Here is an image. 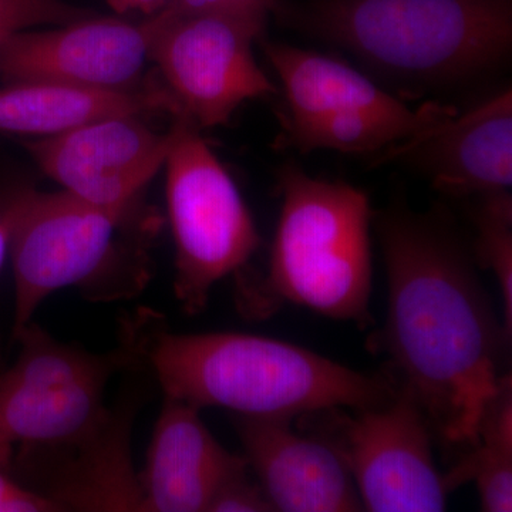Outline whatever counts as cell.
<instances>
[{"mask_svg": "<svg viewBox=\"0 0 512 512\" xmlns=\"http://www.w3.org/2000/svg\"><path fill=\"white\" fill-rule=\"evenodd\" d=\"M278 185L281 215L259 301L303 306L365 328L373 281L369 198L295 163L281 168Z\"/></svg>", "mask_w": 512, "mask_h": 512, "instance_id": "obj_4", "label": "cell"}, {"mask_svg": "<svg viewBox=\"0 0 512 512\" xmlns=\"http://www.w3.org/2000/svg\"><path fill=\"white\" fill-rule=\"evenodd\" d=\"M389 308L380 350L399 389L416 400L434 437L470 448L500 389L510 340L495 316L468 247L450 215L399 201L373 217Z\"/></svg>", "mask_w": 512, "mask_h": 512, "instance_id": "obj_1", "label": "cell"}, {"mask_svg": "<svg viewBox=\"0 0 512 512\" xmlns=\"http://www.w3.org/2000/svg\"><path fill=\"white\" fill-rule=\"evenodd\" d=\"M269 16L264 9L158 10L148 16L151 62L177 103L178 119L198 130L224 126L242 104L276 93L254 56Z\"/></svg>", "mask_w": 512, "mask_h": 512, "instance_id": "obj_7", "label": "cell"}, {"mask_svg": "<svg viewBox=\"0 0 512 512\" xmlns=\"http://www.w3.org/2000/svg\"><path fill=\"white\" fill-rule=\"evenodd\" d=\"M450 493L474 481L485 512L512 510V383L505 375L481 420L477 441L444 474Z\"/></svg>", "mask_w": 512, "mask_h": 512, "instance_id": "obj_17", "label": "cell"}, {"mask_svg": "<svg viewBox=\"0 0 512 512\" xmlns=\"http://www.w3.org/2000/svg\"><path fill=\"white\" fill-rule=\"evenodd\" d=\"M377 163H402L447 197L508 191L512 184L511 87L463 113L451 114L380 153Z\"/></svg>", "mask_w": 512, "mask_h": 512, "instance_id": "obj_13", "label": "cell"}, {"mask_svg": "<svg viewBox=\"0 0 512 512\" xmlns=\"http://www.w3.org/2000/svg\"><path fill=\"white\" fill-rule=\"evenodd\" d=\"M170 2L171 0H109L111 8L116 12H144L148 15H153Z\"/></svg>", "mask_w": 512, "mask_h": 512, "instance_id": "obj_23", "label": "cell"}, {"mask_svg": "<svg viewBox=\"0 0 512 512\" xmlns=\"http://www.w3.org/2000/svg\"><path fill=\"white\" fill-rule=\"evenodd\" d=\"M0 215L8 225L15 279V336L60 289L97 292L116 259L117 231L128 211L97 207L63 190H25L13 195Z\"/></svg>", "mask_w": 512, "mask_h": 512, "instance_id": "obj_9", "label": "cell"}, {"mask_svg": "<svg viewBox=\"0 0 512 512\" xmlns=\"http://www.w3.org/2000/svg\"><path fill=\"white\" fill-rule=\"evenodd\" d=\"M276 0H171L164 10L174 13L211 9H264L272 13Z\"/></svg>", "mask_w": 512, "mask_h": 512, "instance_id": "obj_22", "label": "cell"}, {"mask_svg": "<svg viewBox=\"0 0 512 512\" xmlns=\"http://www.w3.org/2000/svg\"><path fill=\"white\" fill-rule=\"evenodd\" d=\"M55 511H62V508L52 498L16 484L0 470V512Z\"/></svg>", "mask_w": 512, "mask_h": 512, "instance_id": "obj_21", "label": "cell"}, {"mask_svg": "<svg viewBox=\"0 0 512 512\" xmlns=\"http://www.w3.org/2000/svg\"><path fill=\"white\" fill-rule=\"evenodd\" d=\"M477 229L473 255L477 265L495 275L503 301L505 336H512V198L508 191L481 195L474 208Z\"/></svg>", "mask_w": 512, "mask_h": 512, "instance_id": "obj_18", "label": "cell"}, {"mask_svg": "<svg viewBox=\"0 0 512 512\" xmlns=\"http://www.w3.org/2000/svg\"><path fill=\"white\" fill-rule=\"evenodd\" d=\"M247 464L212 436L200 409L165 397L140 477V511H208L225 478Z\"/></svg>", "mask_w": 512, "mask_h": 512, "instance_id": "obj_15", "label": "cell"}, {"mask_svg": "<svg viewBox=\"0 0 512 512\" xmlns=\"http://www.w3.org/2000/svg\"><path fill=\"white\" fill-rule=\"evenodd\" d=\"M259 42L284 89L282 150L382 153L457 111L434 101L412 109L336 57L265 37Z\"/></svg>", "mask_w": 512, "mask_h": 512, "instance_id": "obj_5", "label": "cell"}, {"mask_svg": "<svg viewBox=\"0 0 512 512\" xmlns=\"http://www.w3.org/2000/svg\"><path fill=\"white\" fill-rule=\"evenodd\" d=\"M171 114L177 103L161 82L103 90L55 82H15L0 89V131L52 137L120 114Z\"/></svg>", "mask_w": 512, "mask_h": 512, "instance_id": "obj_16", "label": "cell"}, {"mask_svg": "<svg viewBox=\"0 0 512 512\" xmlns=\"http://www.w3.org/2000/svg\"><path fill=\"white\" fill-rule=\"evenodd\" d=\"M235 427L275 511H363L348 467L322 437L299 433L289 417L237 414Z\"/></svg>", "mask_w": 512, "mask_h": 512, "instance_id": "obj_14", "label": "cell"}, {"mask_svg": "<svg viewBox=\"0 0 512 512\" xmlns=\"http://www.w3.org/2000/svg\"><path fill=\"white\" fill-rule=\"evenodd\" d=\"M141 353L167 399L238 416L289 417L382 406L397 393L370 376L292 343L247 333L181 335L157 329Z\"/></svg>", "mask_w": 512, "mask_h": 512, "instance_id": "obj_3", "label": "cell"}, {"mask_svg": "<svg viewBox=\"0 0 512 512\" xmlns=\"http://www.w3.org/2000/svg\"><path fill=\"white\" fill-rule=\"evenodd\" d=\"M140 114H120L66 133L26 141L40 170L80 200L130 211L141 191L164 167L174 124L154 130Z\"/></svg>", "mask_w": 512, "mask_h": 512, "instance_id": "obj_11", "label": "cell"}, {"mask_svg": "<svg viewBox=\"0 0 512 512\" xmlns=\"http://www.w3.org/2000/svg\"><path fill=\"white\" fill-rule=\"evenodd\" d=\"M9 252V232L5 218L0 215V269L5 262L6 254Z\"/></svg>", "mask_w": 512, "mask_h": 512, "instance_id": "obj_24", "label": "cell"}, {"mask_svg": "<svg viewBox=\"0 0 512 512\" xmlns=\"http://www.w3.org/2000/svg\"><path fill=\"white\" fill-rule=\"evenodd\" d=\"M165 160V195L175 245L174 293L185 312L200 313L214 286L241 271L261 245L237 184L197 127L174 119Z\"/></svg>", "mask_w": 512, "mask_h": 512, "instance_id": "obj_6", "label": "cell"}, {"mask_svg": "<svg viewBox=\"0 0 512 512\" xmlns=\"http://www.w3.org/2000/svg\"><path fill=\"white\" fill-rule=\"evenodd\" d=\"M210 512H274L264 488L249 477V466L239 468L225 478L212 498Z\"/></svg>", "mask_w": 512, "mask_h": 512, "instance_id": "obj_20", "label": "cell"}, {"mask_svg": "<svg viewBox=\"0 0 512 512\" xmlns=\"http://www.w3.org/2000/svg\"><path fill=\"white\" fill-rule=\"evenodd\" d=\"M150 18H84L45 30H22L0 43V77L8 83L55 82L89 89L140 86L151 62Z\"/></svg>", "mask_w": 512, "mask_h": 512, "instance_id": "obj_12", "label": "cell"}, {"mask_svg": "<svg viewBox=\"0 0 512 512\" xmlns=\"http://www.w3.org/2000/svg\"><path fill=\"white\" fill-rule=\"evenodd\" d=\"M272 15L407 90L476 83L512 55V0H276Z\"/></svg>", "mask_w": 512, "mask_h": 512, "instance_id": "obj_2", "label": "cell"}, {"mask_svg": "<svg viewBox=\"0 0 512 512\" xmlns=\"http://www.w3.org/2000/svg\"><path fill=\"white\" fill-rule=\"evenodd\" d=\"M89 16L87 10L63 0H0V43L35 26L63 25Z\"/></svg>", "mask_w": 512, "mask_h": 512, "instance_id": "obj_19", "label": "cell"}, {"mask_svg": "<svg viewBox=\"0 0 512 512\" xmlns=\"http://www.w3.org/2000/svg\"><path fill=\"white\" fill-rule=\"evenodd\" d=\"M350 410L330 409L319 437L342 457L363 510H446L450 490L434 461L433 430L416 400L397 387L382 406Z\"/></svg>", "mask_w": 512, "mask_h": 512, "instance_id": "obj_10", "label": "cell"}, {"mask_svg": "<svg viewBox=\"0 0 512 512\" xmlns=\"http://www.w3.org/2000/svg\"><path fill=\"white\" fill-rule=\"evenodd\" d=\"M15 338L20 355L0 373V468L20 448H70L109 420L104 393L119 356L64 345L30 322Z\"/></svg>", "mask_w": 512, "mask_h": 512, "instance_id": "obj_8", "label": "cell"}]
</instances>
